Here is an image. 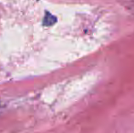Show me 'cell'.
<instances>
[{"label": "cell", "instance_id": "6da1fadb", "mask_svg": "<svg viewBox=\"0 0 134 133\" xmlns=\"http://www.w3.org/2000/svg\"><path fill=\"white\" fill-rule=\"evenodd\" d=\"M46 16H44V19H43V26L45 27H49V26L54 25L57 22V18L55 16H53L52 14H50L48 11L45 12Z\"/></svg>", "mask_w": 134, "mask_h": 133}]
</instances>
